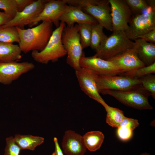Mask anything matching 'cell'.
Here are the masks:
<instances>
[{"label": "cell", "mask_w": 155, "mask_h": 155, "mask_svg": "<svg viewBox=\"0 0 155 155\" xmlns=\"http://www.w3.org/2000/svg\"><path fill=\"white\" fill-rule=\"evenodd\" d=\"M155 73V62L152 64L138 68L129 72H125L120 75L140 78L145 75Z\"/></svg>", "instance_id": "cell-26"}, {"label": "cell", "mask_w": 155, "mask_h": 155, "mask_svg": "<svg viewBox=\"0 0 155 155\" xmlns=\"http://www.w3.org/2000/svg\"><path fill=\"white\" fill-rule=\"evenodd\" d=\"M59 20L69 27L74 25L76 23H86L92 25L98 24L94 18L84 12L82 8L69 5L60 18Z\"/></svg>", "instance_id": "cell-17"}, {"label": "cell", "mask_w": 155, "mask_h": 155, "mask_svg": "<svg viewBox=\"0 0 155 155\" xmlns=\"http://www.w3.org/2000/svg\"><path fill=\"white\" fill-rule=\"evenodd\" d=\"M81 67L89 69L98 76L119 75L124 73L111 62L93 56L80 59Z\"/></svg>", "instance_id": "cell-10"}, {"label": "cell", "mask_w": 155, "mask_h": 155, "mask_svg": "<svg viewBox=\"0 0 155 155\" xmlns=\"http://www.w3.org/2000/svg\"><path fill=\"white\" fill-rule=\"evenodd\" d=\"M22 51L18 45L0 42V62H16L21 59Z\"/></svg>", "instance_id": "cell-19"}, {"label": "cell", "mask_w": 155, "mask_h": 155, "mask_svg": "<svg viewBox=\"0 0 155 155\" xmlns=\"http://www.w3.org/2000/svg\"><path fill=\"white\" fill-rule=\"evenodd\" d=\"M62 42L67 53L66 63L75 71L80 68L79 63L84 56L81 44L78 24L65 26L62 35Z\"/></svg>", "instance_id": "cell-4"}, {"label": "cell", "mask_w": 155, "mask_h": 155, "mask_svg": "<svg viewBox=\"0 0 155 155\" xmlns=\"http://www.w3.org/2000/svg\"><path fill=\"white\" fill-rule=\"evenodd\" d=\"M102 105L107 113L106 122L112 127L117 128L125 117L123 111L118 108L110 106L105 102Z\"/></svg>", "instance_id": "cell-22"}, {"label": "cell", "mask_w": 155, "mask_h": 155, "mask_svg": "<svg viewBox=\"0 0 155 155\" xmlns=\"http://www.w3.org/2000/svg\"><path fill=\"white\" fill-rule=\"evenodd\" d=\"M133 16L141 14L149 7L146 0H125Z\"/></svg>", "instance_id": "cell-27"}, {"label": "cell", "mask_w": 155, "mask_h": 155, "mask_svg": "<svg viewBox=\"0 0 155 155\" xmlns=\"http://www.w3.org/2000/svg\"><path fill=\"white\" fill-rule=\"evenodd\" d=\"M96 82L100 93L106 90H128L142 86L139 78L120 75H98Z\"/></svg>", "instance_id": "cell-6"}, {"label": "cell", "mask_w": 155, "mask_h": 155, "mask_svg": "<svg viewBox=\"0 0 155 155\" xmlns=\"http://www.w3.org/2000/svg\"><path fill=\"white\" fill-rule=\"evenodd\" d=\"M61 146L66 155H85L87 150L83 136L71 130L65 132Z\"/></svg>", "instance_id": "cell-16"}, {"label": "cell", "mask_w": 155, "mask_h": 155, "mask_svg": "<svg viewBox=\"0 0 155 155\" xmlns=\"http://www.w3.org/2000/svg\"><path fill=\"white\" fill-rule=\"evenodd\" d=\"M53 24L46 21L27 29L16 27L20 39L18 45L22 52L26 53L30 51L42 50L52 34Z\"/></svg>", "instance_id": "cell-1"}, {"label": "cell", "mask_w": 155, "mask_h": 155, "mask_svg": "<svg viewBox=\"0 0 155 155\" xmlns=\"http://www.w3.org/2000/svg\"><path fill=\"white\" fill-rule=\"evenodd\" d=\"M103 95L111 96L124 104L137 109H152L148 101L150 93L142 86L124 91L106 90L100 92Z\"/></svg>", "instance_id": "cell-5"}, {"label": "cell", "mask_w": 155, "mask_h": 155, "mask_svg": "<svg viewBox=\"0 0 155 155\" xmlns=\"http://www.w3.org/2000/svg\"><path fill=\"white\" fill-rule=\"evenodd\" d=\"M78 24L80 43L83 49L90 46L92 25L83 23Z\"/></svg>", "instance_id": "cell-25"}, {"label": "cell", "mask_w": 155, "mask_h": 155, "mask_svg": "<svg viewBox=\"0 0 155 155\" xmlns=\"http://www.w3.org/2000/svg\"><path fill=\"white\" fill-rule=\"evenodd\" d=\"M53 140L55 144V150L52 155H64L59 144L57 138L54 137Z\"/></svg>", "instance_id": "cell-37"}, {"label": "cell", "mask_w": 155, "mask_h": 155, "mask_svg": "<svg viewBox=\"0 0 155 155\" xmlns=\"http://www.w3.org/2000/svg\"><path fill=\"white\" fill-rule=\"evenodd\" d=\"M34 1L33 0H16L18 12L22 11Z\"/></svg>", "instance_id": "cell-35"}, {"label": "cell", "mask_w": 155, "mask_h": 155, "mask_svg": "<svg viewBox=\"0 0 155 155\" xmlns=\"http://www.w3.org/2000/svg\"><path fill=\"white\" fill-rule=\"evenodd\" d=\"M133 48L136 51L140 60L146 66L155 62V44L138 38L134 40Z\"/></svg>", "instance_id": "cell-18"}, {"label": "cell", "mask_w": 155, "mask_h": 155, "mask_svg": "<svg viewBox=\"0 0 155 155\" xmlns=\"http://www.w3.org/2000/svg\"><path fill=\"white\" fill-rule=\"evenodd\" d=\"M144 88L149 92L154 99L155 98V75L152 74H148L140 78Z\"/></svg>", "instance_id": "cell-29"}, {"label": "cell", "mask_w": 155, "mask_h": 155, "mask_svg": "<svg viewBox=\"0 0 155 155\" xmlns=\"http://www.w3.org/2000/svg\"><path fill=\"white\" fill-rule=\"evenodd\" d=\"M67 6L63 0H48L40 13L28 25L32 27L40 21H47L54 24L57 28L60 25V18Z\"/></svg>", "instance_id": "cell-9"}, {"label": "cell", "mask_w": 155, "mask_h": 155, "mask_svg": "<svg viewBox=\"0 0 155 155\" xmlns=\"http://www.w3.org/2000/svg\"><path fill=\"white\" fill-rule=\"evenodd\" d=\"M154 29L155 11L149 7L142 13L132 16L125 32L129 39L134 40Z\"/></svg>", "instance_id": "cell-7"}, {"label": "cell", "mask_w": 155, "mask_h": 155, "mask_svg": "<svg viewBox=\"0 0 155 155\" xmlns=\"http://www.w3.org/2000/svg\"><path fill=\"white\" fill-rule=\"evenodd\" d=\"M15 142L21 150H34L38 146L44 142V138L30 135H16L14 138Z\"/></svg>", "instance_id": "cell-20"}, {"label": "cell", "mask_w": 155, "mask_h": 155, "mask_svg": "<svg viewBox=\"0 0 155 155\" xmlns=\"http://www.w3.org/2000/svg\"><path fill=\"white\" fill-rule=\"evenodd\" d=\"M146 1L148 6L155 11V0H146Z\"/></svg>", "instance_id": "cell-38"}, {"label": "cell", "mask_w": 155, "mask_h": 155, "mask_svg": "<svg viewBox=\"0 0 155 155\" xmlns=\"http://www.w3.org/2000/svg\"><path fill=\"white\" fill-rule=\"evenodd\" d=\"M104 28L99 24L92 25L90 46L96 51L107 38L103 32Z\"/></svg>", "instance_id": "cell-23"}, {"label": "cell", "mask_w": 155, "mask_h": 155, "mask_svg": "<svg viewBox=\"0 0 155 155\" xmlns=\"http://www.w3.org/2000/svg\"><path fill=\"white\" fill-rule=\"evenodd\" d=\"M138 38L142 39L149 42L154 43L155 42V29L139 36Z\"/></svg>", "instance_id": "cell-34"}, {"label": "cell", "mask_w": 155, "mask_h": 155, "mask_svg": "<svg viewBox=\"0 0 155 155\" xmlns=\"http://www.w3.org/2000/svg\"><path fill=\"white\" fill-rule=\"evenodd\" d=\"M6 141L4 155H19L21 149L15 142L14 138L11 136L7 137Z\"/></svg>", "instance_id": "cell-30"}, {"label": "cell", "mask_w": 155, "mask_h": 155, "mask_svg": "<svg viewBox=\"0 0 155 155\" xmlns=\"http://www.w3.org/2000/svg\"><path fill=\"white\" fill-rule=\"evenodd\" d=\"M0 42L19 43L20 39L16 27H0Z\"/></svg>", "instance_id": "cell-24"}, {"label": "cell", "mask_w": 155, "mask_h": 155, "mask_svg": "<svg viewBox=\"0 0 155 155\" xmlns=\"http://www.w3.org/2000/svg\"><path fill=\"white\" fill-rule=\"evenodd\" d=\"M117 133L120 140L126 141L129 140L132 137L133 131L128 127L119 126L117 127Z\"/></svg>", "instance_id": "cell-32"}, {"label": "cell", "mask_w": 155, "mask_h": 155, "mask_svg": "<svg viewBox=\"0 0 155 155\" xmlns=\"http://www.w3.org/2000/svg\"><path fill=\"white\" fill-rule=\"evenodd\" d=\"M139 125V123L137 120L125 117L119 126L128 127L133 131Z\"/></svg>", "instance_id": "cell-33"}, {"label": "cell", "mask_w": 155, "mask_h": 155, "mask_svg": "<svg viewBox=\"0 0 155 155\" xmlns=\"http://www.w3.org/2000/svg\"><path fill=\"white\" fill-rule=\"evenodd\" d=\"M107 60L112 62L124 73L146 66L139 59L133 48Z\"/></svg>", "instance_id": "cell-15"}, {"label": "cell", "mask_w": 155, "mask_h": 155, "mask_svg": "<svg viewBox=\"0 0 155 155\" xmlns=\"http://www.w3.org/2000/svg\"><path fill=\"white\" fill-rule=\"evenodd\" d=\"M112 32L96 51L94 56L107 60L133 48L134 42L128 38L125 32Z\"/></svg>", "instance_id": "cell-3"}, {"label": "cell", "mask_w": 155, "mask_h": 155, "mask_svg": "<svg viewBox=\"0 0 155 155\" xmlns=\"http://www.w3.org/2000/svg\"><path fill=\"white\" fill-rule=\"evenodd\" d=\"M0 9L12 19L18 12L16 0H0Z\"/></svg>", "instance_id": "cell-28"}, {"label": "cell", "mask_w": 155, "mask_h": 155, "mask_svg": "<svg viewBox=\"0 0 155 155\" xmlns=\"http://www.w3.org/2000/svg\"><path fill=\"white\" fill-rule=\"evenodd\" d=\"M75 73L81 89L86 95L102 105L105 102L97 87L96 80L98 75L92 71L82 67L75 71Z\"/></svg>", "instance_id": "cell-13"}, {"label": "cell", "mask_w": 155, "mask_h": 155, "mask_svg": "<svg viewBox=\"0 0 155 155\" xmlns=\"http://www.w3.org/2000/svg\"><path fill=\"white\" fill-rule=\"evenodd\" d=\"M12 19L10 16L5 12L0 11V26L5 24Z\"/></svg>", "instance_id": "cell-36"}, {"label": "cell", "mask_w": 155, "mask_h": 155, "mask_svg": "<svg viewBox=\"0 0 155 155\" xmlns=\"http://www.w3.org/2000/svg\"><path fill=\"white\" fill-rule=\"evenodd\" d=\"M140 155H150V154L147 153H144L141 154Z\"/></svg>", "instance_id": "cell-39"}, {"label": "cell", "mask_w": 155, "mask_h": 155, "mask_svg": "<svg viewBox=\"0 0 155 155\" xmlns=\"http://www.w3.org/2000/svg\"><path fill=\"white\" fill-rule=\"evenodd\" d=\"M34 67L32 63L28 62H0V83L5 85L10 84Z\"/></svg>", "instance_id": "cell-12"}, {"label": "cell", "mask_w": 155, "mask_h": 155, "mask_svg": "<svg viewBox=\"0 0 155 155\" xmlns=\"http://www.w3.org/2000/svg\"><path fill=\"white\" fill-rule=\"evenodd\" d=\"M104 135L99 131H92L83 136L84 144L87 149L94 152L99 149L104 140Z\"/></svg>", "instance_id": "cell-21"}, {"label": "cell", "mask_w": 155, "mask_h": 155, "mask_svg": "<svg viewBox=\"0 0 155 155\" xmlns=\"http://www.w3.org/2000/svg\"><path fill=\"white\" fill-rule=\"evenodd\" d=\"M48 0L34 1L20 12H17L15 16L1 28L18 27L21 28L36 18L43 10L45 3Z\"/></svg>", "instance_id": "cell-11"}, {"label": "cell", "mask_w": 155, "mask_h": 155, "mask_svg": "<svg viewBox=\"0 0 155 155\" xmlns=\"http://www.w3.org/2000/svg\"><path fill=\"white\" fill-rule=\"evenodd\" d=\"M67 5L78 7L82 9L90 5L98 4L101 0H63Z\"/></svg>", "instance_id": "cell-31"}, {"label": "cell", "mask_w": 155, "mask_h": 155, "mask_svg": "<svg viewBox=\"0 0 155 155\" xmlns=\"http://www.w3.org/2000/svg\"><path fill=\"white\" fill-rule=\"evenodd\" d=\"M82 9L94 18L104 28L113 31L111 9L108 0H101L97 5H88Z\"/></svg>", "instance_id": "cell-14"}, {"label": "cell", "mask_w": 155, "mask_h": 155, "mask_svg": "<svg viewBox=\"0 0 155 155\" xmlns=\"http://www.w3.org/2000/svg\"><path fill=\"white\" fill-rule=\"evenodd\" d=\"M65 26L64 23L60 22L59 26L53 31L44 49L40 51L32 52V57L35 61L47 64L50 61H57L59 58L67 55L61 40L63 30Z\"/></svg>", "instance_id": "cell-2"}, {"label": "cell", "mask_w": 155, "mask_h": 155, "mask_svg": "<svg viewBox=\"0 0 155 155\" xmlns=\"http://www.w3.org/2000/svg\"><path fill=\"white\" fill-rule=\"evenodd\" d=\"M111 9L113 31L126 32L133 16L125 0H108Z\"/></svg>", "instance_id": "cell-8"}]
</instances>
